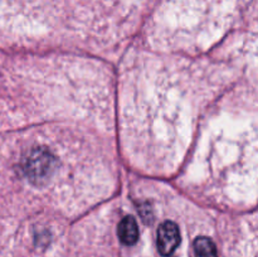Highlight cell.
Masks as SVG:
<instances>
[{
    "mask_svg": "<svg viewBox=\"0 0 258 257\" xmlns=\"http://www.w3.org/2000/svg\"><path fill=\"white\" fill-rule=\"evenodd\" d=\"M180 243V232L176 223L171 221L164 222L160 224L156 236V244L161 256H170L178 248Z\"/></svg>",
    "mask_w": 258,
    "mask_h": 257,
    "instance_id": "obj_1",
    "label": "cell"
},
{
    "mask_svg": "<svg viewBox=\"0 0 258 257\" xmlns=\"http://www.w3.org/2000/svg\"><path fill=\"white\" fill-rule=\"evenodd\" d=\"M117 234L121 243L126 244V246L135 244L139 239V227L136 219L133 216H127L121 219V222L118 223Z\"/></svg>",
    "mask_w": 258,
    "mask_h": 257,
    "instance_id": "obj_2",
    "label": "cell"
},
{
    "mask_svg": "<svg viewBox=\"0 0 258 257\" xmlns=\"http://www.w3.org/2000/svg\"><path fill=\"white\" fill-rule=\"evenodd\" d=\"M194 254L196 257H218L216 244L206 236L198 237L194 241Z\"/></svg>",
    "mask_w": 258,
    "mask_h": 257,
    "instance_id": "obj_3",
    "label": "cell"
}]
</instances>
